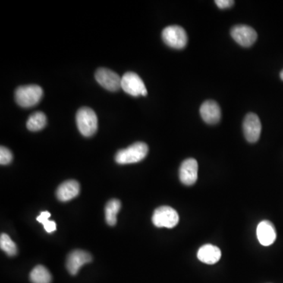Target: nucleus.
Instances as JSON below:
<instances>
[{
  "instance_id": "5",
  "label": "nucleus",
  "mask_w": 283,
  "mask_h": 283,
  "mask_svg": "<svg viewBox=\"0 0 283 283\" xmlns=\"http://www.w3.org/2000/svg\"><path fill=\"white\" fill-rule=\"evenodd\" d=\"M121 89L132 96H146L147 95L144 82L139 75L133 72H127L121 77Z\"/></svg>"
},
{
  "instance_id": "22",
  "label": "nucleus",
  "mask_w": 283,
  "mask_h": 283,
  "mask_svg": "<svg viewBox=\"0 0 283 283\" xmlns=\"http://www.w3.org/2000/svg\"><path fill=\"white\" fill-rule=\"evenodd\" d=\"M215 3L217 7H219L220 9H222V10L230 8L234 4L233 0H216V1H215Z\"/></svg>"
},
{
  "instance_id": "17",
  "label": "nucleus",
  "mask_w": 283,
  "mask_h": 283,
  "mask_svg": "<svg viewBox=\"0 0 283 283\" xmlns=\"http://www.w3.org/2000/svg\"><path fill=\"white\" fill-rule=\"evenodd\" d=\"M29 278L32 283H51L52 281V276L50 271L42 265L33 268L31 271Z\"/></svg>"
},
{
  "instance_id": "14",
  "label": "nucleus",
  "mask_w": 283,
  "mask_h": 283,
  "mask_svg": "<svg viewBox=\"0 0 283 283\" xmlns=\"http://www.w3.org/2000/svg\"><path fill=\"white\" fill-rule=\"evenodd\" d=\"M80 193V184L76 180H67L61 183L57 190L56 195L61 202H68L78 196Z\"/></svg>"
},
{
  "instance_id": "13",
  "label": "nucleus",
  "mask_w": 283,
  "mask_h": 283,
  "mask_svg": "<svg viewBox=\"0 0 283 283\" xmlns=\"http://www.w3.org/2000/svg\"><path fill=\"white\" fill-rule=\"evenodd\" d=\"M200 114L203 121L207 124H215L221 120V108L214 101L209 100L204 102L201 106Z\"/></svg>"
},
{
  "instance_id": "6",
  "label": "nucleus",
  "mask_w": 283,
  "mask_h": 283,
  "mask_svg": "<svg viewBox=\"0 0 283 283\" xmlns=\"http://www.w3.org/2000/svg\"><path fill=\"white\" fill-rule=\"evenodd\" d=\"M180 221L178 213L175 209L169 206H161L154 212L152 221L158 227L173 228L178 224Z\"/></svg>"
},
{
  "instance_id": "7",
  "label": "nucleus",
  "mask_w": 283,
  "mask_h": 283,
  "mask_svg": "<svg viewBox=\"0 0 283 283\" xmlns=\"http://www.w3.org/2000/svg\"><path fill=\"white\" fill-rule=\"evenodd\" d=\"M95 80L102 88L110 92H117L121 89V77L108 69L100 68L97 70Z\"/></svg>"
},
{
  "instance_id": "3",
  "label": "nucleus",
  "mask_w": 283,
  "mask_h": 283,
  "mask_svg": "<svg viewBox=\"0 0 283 283\" xmlns=\"http://www.w3.org/2000/svg\"><path fill=\"white\" fill-rule=\"evenodd\" d=\"M77 124L80 133L85 137H91L98 129V117L89 107H83L77 113Z\"/></svg>"
},
{
  "instance_id": "19",
  "label": "nucleus",
  "mask_w": 283,
  "mask_h": 283,
  "mask_svg": "<svg viewBox=\"0 0 283 283\" xmlns=\"http://www.w3.org/2000/svg\"><path fill=\"white\" fill-rule=\"evenodd\" d=\"M0 247L9 256H15L17 254V246L7 234H1Z\"/></svg>"
},
{
  "instance_id": "10",
  "label": "nucleus",
  "mask_w": 283,
  "mask_h": 283,
  "mask_svg": "<svg viewBox=\"0 0 283 283\" xmlns=\"http://www.w3.org/2000/svg\"><path fill=\"white\" fill-rule=\"evenodd\" d=\"M199 165L196 160L189 158L182 163L180 168V180L186 186H192L198 180Z\"/></svg>"
},
{
  "instance_id": "20",
  "label": "nucleus",
  "mask_w": 283,
  "mask_h": 283,
  "mask_svg": "<svg viewBox=\"0 0 283 283\" xmlns=\"http://www.w3.org/2000/svg\"><path fill=\"white\" fill-rule=\"evenodd\" d=\"M50 216H51V213L48 211H45V212H41L40 215L37 216L36 221L43 225L47 232L51 234V233L56 231V223L54 221H49Z\"/></svg>"
},
{
  "instance_id": "8",
  "label": "nucleus",
  "mask_w": 283,
  "mask_h": 283,
  "mask_svg": "<svg viewBox=\"0 0 283 283\" xmlns=\"http://www.w3.org/2000/svg\"><path fill=\"white\" fill-rule=\"evenodd\" d=\"M231 36L240 46L249 48L256 42L257 33L252 27L245 25L234 26L231 31Z\"/></svg>"
},
{
  "instance_id": "9",
  "label": "nucleus",
  "mask_w": 283,
  "mask_h": 283,
  "mask_svg": "<svg viewBox=\"0 0 283 283\" xmlns=\"http://www.w3.org/2000/svg\"><path fill=\"white\" fill-rule=\"evenodd\" d=\"M261 130L262 126L258 116L253 113L248 114L243 122V132L246 140L249 143H256L260 136Z\"/></svg>"
},
{
  "instance_id": "18",
  "label": "nucleus",
  "mask_w": 283,
  "mask_h": 283,
  "mask_svg": "<svg viewBox=\"0 0 283 283\" xmlns=\"http://www.w3.org/2000/svg\"><path fill=\"white\" fill-rule=\"evenodd\" d=\"M47 117L42 112H36L29 117L27 121V128L32 132H37L45 128L47 125Z\"/></svg>"
},
{
  "instance_id": "4",
  "label": "nucleus",
  "mask_w": 283,
  "mask_h": 283,
  "mask_svg": "<svg viewBox=\"0 0 283 283\" xmlns=\"http://www.w3.org/2000/svg\"><path fill=\"white\" fill-rule=\"evenodd\" d=\"M162 39L170 48L183 49L187 46V32L183 28L178 26H171L165 28L162 32Z\"/></svg>"
},
{
  "instance_id": "21",
  "label": "nucleus",
  "mask_w": 283,
  "mask_h": 283,
  "mask_svg": "<svg viewBox=\"0 0 283 283\" xmlns=\"http://www.w3.org/2000/svg\"><path fill=\"white\" fill-rule=\"evenodd\" d=\"M13 155L11 151L7 147L1 146L0 148V164L7 165L12 161Z\"/></svg>"
},
{
  "instance_id": "11",
  "label": "nucleus",
  "mask_w": 283,
  "mask_h": 283,
  "mask_svg": "<svg viewBox=\"0 0 283 283\" xmlns=\"http://www.w3.org/2000/svg\"><path fill=\"white\" fill-rule=\"evenodd\" d=\"M92 260V256L90 253L83 250H75L69 255L67 263V270L72 275H76L82 266L90 263Z\"/></svg>"
},
{
  "instance_id": "1",
  "label": "nucleus",
  "mask_w": 283,
  "mask_h": 283,
  "mask_svg": "<svg viewBox=\"0 0 283 283\" xmlns=\"http://www.w3.org/2000/svg\"><path fill=\"white\" fill-rule=\"evenodd\" d=\"M149 148L146 143L137 142L126 149H121L116 155V162L120 165H127L143 161L147 155Z\"/></svg>"
},
{
  "instance_id": "16",
  "label": "nucleus",
  "mask_w": 283,
  "mask_h": 283,
  "mask_svg": "<svg viewBox=\"0 0 283 283\" xmlns=\"http://www.w3.org/2000/svg\"><path fill=\"white\" fill-rule=\"evenodd\" d=\"M121 204L117 199H113L105 206V221L110 226H114L117 222V215L121 209Z\"/></svg>"
},
{
  "instance_id": "12",
  "label": "nucleus",
  "mask_w": 283,
  "mask_h": 283,
  "mask_svg": "<svg viewBox=\"0 0 283 283\" xmlns=\"http://www.w3.org/2000/svg\"><path fill=\"white\" fill-rule=\"evenodd\" d=\"M256 235L259 243L262 246H271L276 240L277 234L275 226L270 221H262L258 224Z\"/></svg>"
},
{
  "instance_id": "2",
  "label": "nucleus",
  "mask_w": 283,
  "mask_h": 283,
  "mask_svg": "<svg viewBox=\"0 0 283 283\" xmlns=\"http://www.w3.org/2000/svg\"><path fill=\"white\" fill-rule=\"evenodd\" d=\"M42 89L39 85H25L17 88L15 91V101L24 108L34 106L42 99Z\"/></svg>"
},
{
  "instance_id": "15",
  "label": "nucleus",
  "mask_w": 283,
  "mask_h": 283,
  "mask_svg": "<svg viewBox=\"0 0 283 283\" xmlns=\"http://www.w3.org/2000/svg\"><path fill=\"white\" fill-rule=\"evenodd\" d=\"M221 251L219 248L212 245H205L199 249L198 258L202 263L214 265L221 259Z\"/></svg>"
},
{
  "instance_id": "23",
  "label": "nucleus",
  "mask_w": 283,
  "mask_h": 283,
  "mask_svg": "<svg viewBox=\"0 0 283 283\" xmlns=\"http://www.w3.org/2000/svg\"><path fill=\"white\" fill-rule=\"evenodd\" d=\"M280 77H281V80H283V70L280 73Z\"/></svg>"
}]
</instances>
